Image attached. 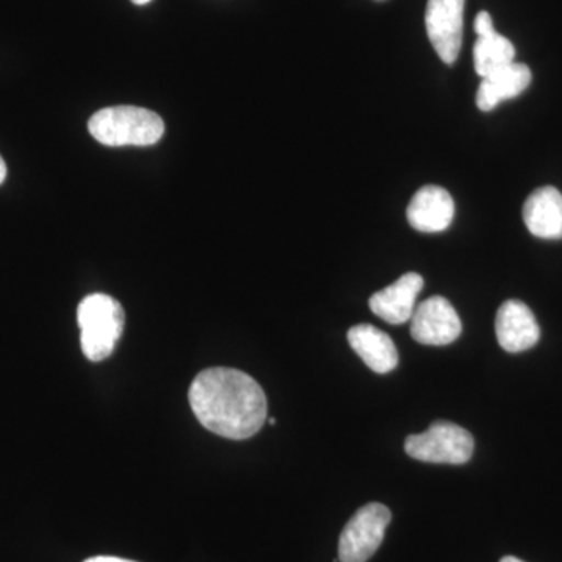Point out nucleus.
Wrapping results in <instances>:
<instances>
[{
    "label": "nucleus",
    "mask_w": 562,
    "mask_h": 562,
    "mask_svg": "<svg viewBox=\"0 0 562 562\" xmlns=\"http://www.w3.org/2000/svg\"><path fill=\"white\" fill-rule=\"evenodd\" d=\"M192 413L203 427L232 441L257 435L268 416V401L257 380L231 368L199 373L188 392Z\"/></svg>",
    "instance_id": "obj_1"
},
{
    "label": "nucleus",
    "mask_w": 562,
    "mask_h": 562,
    "mask_svg": "<svg viewBox=\"0 0 562 562\" xmlns=\"http://www.w3.org/2000/svg\"><path fill=\"white\" fill-rule=\"evenodd\" d=\"M92 138L109 147L154 146L165 135V122L155 111L139 106H110L88 124Z\"/></svg>",
    "instance_id": "obj_2"
},
{
    "label": "nucleus",
    "mask_w": 562,
    "mask_h": 562,
    "mask_svg": "<svg viewBox=\"0 0 562 562\" xmlns=\"http://www.w3.org/2000/svg\"><path fill=\"white\" fill-rule=\"evenodd\" d=\"M77 322L85 357L101 362L111 357L125 327L124 308L106 294H91L80 302Z\"/></svg>",
    "instance_id": "obj_3"
},
{
    "label": "nucleus",
    "mask_w": 562,
    "mask_h": 562,
    "mask_svg": "<svg viewBox=\"0 0 562 562\" xmlns=\"http://www.w3.org/2000/svg\"><path fill=\"white\" fill-rule=\"evenodd\" d=\"M475 442L471 432L452 422H435L427 431L406 438L405 450L417 461L431 464H465L471 460Z\"/></svg>",
    "instance_id": "obj_4"
},
{
    "label": "nucleus",
    "mask_w": 562,
    "mask_h": 562,
    "mask_svg": "<svg viewBox=\"0 0 562 562\" xmlns=\"http://www.w3.org/2000/svg\"><path fill=\"white\" fill-rule=\"evenodd\" d=\"M391 512L382 503H369L347 522L339 539V561L368 562L384 539Z\"/></svg>",
    "instance_id": "obj_5"
},
{
    "label": "nucleus",
    "mask_w": 562,
    "mask_h": 562,
    "mask_svg": "<svg viewBox=\"0 0 562 562\" xmlns=\"http://www.w3.org/2000/svg\"><path fill=\"white\" fill-rule=\"evenodd\" d=\"M465 0H428L425 25L432 49L446 65L460 55Z\"/></svg>",
    "instance_id": "obj_6"
},
{
    "label": "nucleus",
    "mask_w": 562,
    "mask_h": 562,
    "mask_svg": "<svg viewBox=\"0 0 562 562\" xmlns=\"http://www.w3.org/2000/svg\"><path fill=\"white\" fill-rule=\"evenodd\" d=\"M462 324L452 303L432 295L414 310L412 336L424 346H449L460 338Z\"/></svg>",
    "instance_id": "obj_7"
},
{
    "label": "nucleus",
    "mask_w": 562,
    "mask_h": 562,
    "mask_svg": "<svg viewBox=\"0 0 562 562\" xmlns=\"http://www.w3.org/2000/svg\"><path fill=\"white\" fill-rule=\"evenodd\" d=\"M495 333L502 349L520 353L535 347L541 338V328L531 310L520 301H508L498 308Z\"/></svg>",
    "instance_id": "obj_8"
},
{
    "label": "nucleus",
    "mask_w": 562,
    "mask_h": 562,
    "mask_svg": "<svg viewBox=\"0 0 562 562\" xmlns=\"http://www.w3.org/2000/svg\"><path fill=\"white\" fill-rule=\"evenodd\" d=\"M454 202L449 191L428 184L414 194L406 210L409 225L420 233H441L452 225Z\"/></svg>",
    "instance_id": "obj_9"
},
{
    "label": "nucleus",
    "mask_w": 562,
    "mask_h": 562,
    "mask_svg": "<svg viewBox=\"0 0 562 562\" xmlns=\"http://www.w3.org/2000/svg\"><path fill=\"white\" fill-rule=\"evenodd\" d=\"M424 288V279L416 272H408L384 290L375 292L369 301L372 313L392 325L412 321L416 299Z\"/></svg>",
    "instance_id": "obj_10"
},
{
    "label": "nucleus",
    "mask_w": 562,
    "mask_h": 562,
    "mask_svg": "<svg viewBox=\"0 0 562 562\" xmlns=\"http://www.w3.org/2000/svg\"><path fill=\"white\" fill-rule=\"evenodd\" d=\"M351 349L371 371L390 373L397 368L398 351L391 336L371 324H360L347 333Z\"/></svg>",
    "instance_id": "obj_11"
},
{
    "label": "nucleus",
    "mask_w": 562,
    "mask_h": 562,
    "mask_svg": "<svg viewBox=\"0 0 562 562\" xmlns=\"http://www.w3.org/2000/svg\"><path fill=\"white\" fill-rule=\"evenodd\" d=\"M524 222L536 238L562 239V194L554 187L539 188L524 205Z\"/></svg>",
    "instance_id": "obj_12"
},
{
    "label": "nucleus",
    "mask_w": 562,
    "mask_h": 562,
    "mask_svg": "<svg viewBox=\"0 0 562 562\" xmlns=\"http://www.w3.org/2000/svg\"><path fill=\"white\" fill-rule=\"evenodd\" d=\"M531 83V69L524 63H512L484 77L476 92V105L482 111L494 110L502 102L522 94Z\"/></svg>",
    "instance_id": "obj_13"
},
{
    "label": "nucleus",
    "mask_w": 562,
    "mask_h": 562,
    "mask_svg": "<svg viewBox=\"0 0 562 562\" xmlns=\"http://www.w3.org/2000/svg\"><path fill=\"white\" fill-rule=\"evenodd\" d=\"M514 58H516V47L512 41L497 32L476 40L473 46V65L482 79L503 66L512 65Z\"/></svg>",
    "instance_id": "obj_14"
},
{
    "label": "nucleus",
    "mask_w": 562,
    "mask_h": 562,
    "mask_svg": "<svg viewBox=\"0 0 562 562\" xmlns=\"http://www.w3.org/2000/svg\"><path fill=\"white\" fill-rule=\"evenodd\" d=\"M473 29H475L476 35L479 38H483V36H490L492 33H495L494 21H492V16L487 11H480L479 16L475 18V24H473Z\"/></svg>",
    "instance_id": "obj_15"
},
{
    "label": "nucleus",
    "mask_w": 562,
    "mask_h": 562,
    "mask_svg": "<svg viewBox=\"0 0 562 562\" xmlns=\"http://www.w3.org/2000/svg\"><path fill=\"white\" fill-rule=\"evenodd\" d=\"M83 562H136V561L124 560V558H117V557H94V558H90V560H87Z\"/></svg>",
    "instance_id": "obj_16"
},
{
    "label": "nucleus",
    "mask_w": 562,
    "mask_h": 562,
    "mask_svg": "<svg viewBox=\"0 0 562 562\" xmlns=\"http://www.w3.org/2000/svg\"><path fill=\"white\" fill-rule=\"evenodd\" d=\"M7 179V165L5 161H3V158L0 157V184L3 183Z\"/></svg>",
    "instance_id": "obj_17"
},
{
    "label": "nucleus",
    "mask_w": 562,
    "mask_h": 562,
    "mask_svg": "<svg viewBox=\"0 0 562 562\" xmlns=\"http://www.w3.org/2000/svg\"><path fill=\"white\" fill-rule=\"evenodd\" d=\"M501 562H524V561H520L519 558L505 557V558H503V560Z\"/></svg>",
    "instance_id": "obj_18"
},
{
    "label": "nucleus",
    "mask_w": 562,
    "mask_h": 562,
    "mask_svg": "<svg viewBox=\"0 0 562 562\" xmlns=\"http://www.w3.org/2000/svg\"><path fill=\"white\" fill-rule=\"evenodd\" d=\"M135 5H146V3L151 2V0H132Z\"/></svg>",
    "instance_id": "obj_19"
},
{
    "label": "nucleus",
    "mask_w": 562,
    "mask_h": 562,
    "mask_svg": "<svg viewBox=\"0 0 562 562\" xmlns=\"http://www.w3.org/2000/svg\"><path fill=\"white\" fill-rule=\"evenodd\" d=\"M269 422H271V425H276L277 424V419H273V417H272V419H269Z\"/></svg>",
    "instance_id": "obj_20"
}]
</instances>
